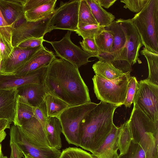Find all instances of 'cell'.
I'll return each instance as SVG.
<instances>
[{
  "mask_svg": "<svg viewBox=\"0 0 158 158\" xmlns=\"http://www.w3.org/2000/svg\"><path fill=\"white\" fill-rule=\"evenodd\" d=\"M44 85L47 94L70 106L90 102L89 90L78 69L63 59H54L48 66Z\"/></svg>",
  "mask_w": 158,
  "mask_h": 158,
  "instance_id": "cell-1",
  "label": "cell"
},
{
  "mask_svg": "<svg viewBox=\"0 0 158 158\" xmlns=\"http://www.w3.org/2000/svg\"><path fill=\"white\" fill-rule=\"evenodd\" d=\"M104 29L110 31L114 37L111 52L97 57L99 60L111 63L124 73H130L132 66L142 63L139 51L143 46L140 37L131 19L114 20Z\"/></svg>",
  "mask_w": 158,
  "mask_h": 158,
  "instance_id": "cell-2",
  "label": "cell"
},
{
  "mask_svg": "<svg viewBox=\"0 0 158 158\" xmlns=\"http://www.w3.org/2000/svg\"><path fill=\"white\" fill-rule=\"evenodd\" d=\"M118 106L102 101L83 118L80 124L79 147L94 153L110 132Z\"/></svg>",
  "mask_w": 158,
  "mask_h": 158,
  "instance_id": "cell-3",
  "label": "cell"
},
{
  "mask_svg": "<svg viewBox=\"0 0 158 158\" xmlns=\"http://www.w3.org/2000/svg\"><path fill=\"white\" fill-rule=\"evenodd\" d=\"M128 121L132 140L140 145L145 158H158V122L134 106Z\"/></svg>",
  "mask_w": 158,
  "mask_h": 158,
  "instance_id": "cell-4",
  "label": "cell"
},
{
  "mask_svg": "<svg viewBox=\"0 0 158 158\" xmlns=\"http://www.w3.org/2000/svg\"><path fill=\"white\" fill-rule=\"evenodd\" d=\"M144 47L158 54V0H149L131 19Z\"/></svg>",
  "mask_w": 158,
  "mask_h": 158,
  "instance_id": "cell-5",
  "label": "cell"
},
{
  "mask_svg": "<svg viewBox=\"0 0 158 158\" xmlns=\"http://www.w3.org/2000/svg\"><path fill=\"white\" fill-rule=\"evenodd\" d=\"M130 73L116 79L109 80L95 75L92 78L94 93L98 99L119 107L126 98Z\"/></svg>",
  "mask_w": 158,
  "mask_h": 158,
  "instance_id": "cell-6",
  "label": "cell"
},
{
  "mask_svg": "<svg viewBox=\"0 0 158 158\" xmlns=\"http://www.w3.org/2000/svg\"><path fill=\"white\" fill-rule=\"evenodd\" d=\"M98 104L91 101L82 104L70 106L65 110L59 117L62 133L69 144L79 147V129L83 118Z\"/></svg>",
  "mask_w": 158,
  "mask_h": 158,
  "instance_id": "cell-7",
  "label": "cell"
},
{
  "mask_svg": "<svg viewBox=\"0 0 158 158\" xmlns=\"http://www.w3.org/2000/svg\"><path fill=\"white\" fill-rule=\"evenodd\" d=\"M134 99V106L150 120L158 122V85L146 79L141 80Z\"/></svg>",
  "mask_w": 158,
  "mask_h": 158,
  "instance_id": "cell-8",
  "label": "cell"
},
{
  "mask_svg": "<svg viewBox=\"0 0 158 158\" xmlns=\"http://www.w3.org/2000/svg\"><path fill=\"white\" fill-rule=\"evenodd\" d=\"M80 0L61 2L59 7L51 15L48 24V32L55 29L75 31L78 24Z\"/></svg>",
  "mask_w": 158,
  "mask_h": 158,
  "instance_id": "cell-9",
  "label": "cell"
},
{
  "mask_svg": "<svg viewBox=\"0 0 158 158\" xmlns=\"http://www.w3.org/2000/svg\"><path fill=\"white\" fill-rule=\"evenodd\" d=\"M71 31H68L63 38L58 41H50L45 40L52 46L57 56L73 65L77 68L90 62L89 55L71 40Z\"/></svg>",
  "mask_w": 158,
  "mask_h": 158,
  "instance_id": "cell-10",
  "label": "cell"
},
{
  "mask_svg": "<svg viewBox=\"0 0 158 158\" xmlns=\"http://www.w3.org/2000/svg\"><path fill=\"white\" fill-rule=\"evenodd\" d=\"M10 141L15 143L24 154L33 158H59V150L49 147L35 146L26 138L20 126L14 124L10 128Z\"/></svg>",
  "mask_w": 158,
  "mask_h": 158,
  "instance_id": "cell-11",
  "label": "cell"
},
{
  "mask_svg": "<svg viewBox=\"0 0 158 158\" xmlns=\"http://www.w3.org/2000/svg\"><path fill=\"white\" fill-rule=\"evenodd\" d=\"M51 16L36 22L28 21L25 18L19 21L12 28L13 47H16L21 42L31 38L44 37L48 32Z\"/></svg>",
  "mask_w": 158,
  "mask_h": 158,
  "instance_id": "cell-12",
  "label": "cell"
},
{
  "mask_svg": "<svg viewBox=\"0 0 158 158\" xmlns=\"http://www.w3.org/2000/svg\"><path fill=\"white\" fill-rule=\"evenodd\" d=\"M32 48H14L10 56L2 60L0 73L15 74L29 61L34 55L43 46Z\"/></svg>",
  "mask_w": 158,
  "mask_h": 158,
  "instance_id": "cell-13",
  "label": "cell"
},
{
  "mask_svg": "<svg viewBox=\"0 0 158 158\" xmlns=\"http://www.w3.org/2000/svg\"><path fill=\"white\" fill-rule=\"evenodd\" d=\"M48 66L39 69L25 76L0 73V89L17 88L31 83L44 85Z\"/></svg>",
  "mask_w": 158,
  "mask_h": 158,
  "instance_id": "cell-14",
  "label": "cell"
},
{
  "mask_svg": "<svg viewBox=\"0 0 158 158\" xmlns=\"http://www.w3.org/2000/svg\"><path fill=\"white\" fill-rule=\"evenodd\" d=\"M56 0H25L24 12L26 20L36 22L47 18L54 11Z\"/></svg>",
  "mask_w": 158,
  "mask_h": 158,
  "instance_id": "cell-15",
  "label": "cell"
},
{
  "mask_svg": "<svg viewBox=\"0 0 158 158\" xmlns=\"http://www.w3.org/2000/svg\"><path fill=\"white\" fill-rule=\"evenodd\" d=\"M20 127L30 143L37 146L51 148L45 128L35 117H32Z\"/></svg>",
  "mask_w": 158,
  "mask_h": 158,
  "instance_id": "cell-16",
  "label": "cell"
},
{
  "mask_svg": "<svg viewBox=\"0 0 158 158\" xmlns=\"http://www.w3.org/2000/svg\"><path fill=\"white\" fill-rule=\"evenodd\" d=\"M18 97L17 88L0 89V119L14 123Z\"/></svg>",
  "mask_w": 158,
  "mask_h": 158,
  "instance_id": "cell-17",
  "label": "cell"
},
{
  "mask_svg": "<svg viewBox=\"0 0 158 158\" xmlns=\"http://www.w3.org/2000/svg\"><path fill=\"white\" fill-rule=\"evenodd\" d=\"M25 0H0V11L6 21L12 28L19 21L25 18Z\"/></svg>",
  "mask_w": 158,
  "mask_h": 158,
  "instance_id": "cell-18",
  "label": "cell"
},
{
  "mask_svg": "<svg viewBox=\"0 0 158 158\" xmlns=\"http://www.w3.org/2000/svg\"><path fill=\"white\" fill-rule=\"evenodd\" d=\"M56 58L52 51L43 45L32 56L27 63L15 74L23 76L41 68L48 66Z\"/></svg>",
  "mask_w": 158,
  "mask_h": 158,
  "instance_id": "cell-19",
  "label": "cell"
},
{
  "mask_svg": "<svg viewBox=\"0 0 158 158\" xmlns=\"http://www.w3.org/2000/svg\"><path fill=\"white\" fill-rule=\"evenodd\" d=\"M18 95L24 98L33 107L40 106L47 93L44 85L28 84L17 88Z\"/></svg>",
  "mask_w": 158,
  "mask_h": 158,
  "instance_id": "cell-20",
  "label": "cell"
},
{
  "mask_svg": "<svg viewBox=\"0 0 158 158\" xmlns=\"http://www.w3.org/2000/svg\"><path fill=\"white\" fill-rule=\"evenodd\" d=\"M119 127L114 124L111 130L102 145L92 154L94 158H117L116 141Z\"/></svg>",
  "mask_w": 158,
  "mask_h": 158,
  "instance_id": "cell-21",
  "label": "cell"
},
{
  "mask_svg": "<svg viewBox=\"0 0 158 158\" xmlns=\"http://www.w3.org/2000/svg\"><path fill=\"white\" fill-rule=\"evenodd\" d=\"M45 131L51 147L60 149L62 147L61 138L62 128L58 118L48 117L46 123Z\"/></svg>",
  "mask_w": 158,
  "mask_h": 158,
  "instance_id": "cell-22",
  "label": "cell"
},
{
  "mask_svg": "<svg viewBox=\"0 0 158 158\" xmlns=\"http://www.w3.org/2000/svg\"><path fill=\"white\" fill-rule=\"evenodd\" d=\"M92 68L95 75L109 80L116 79L126 74L116 68L111 63L103 60L96 62L93 64Z\"/></svg>",
  "mask_w": 158,
  "mask_h": 158,
  "instance_id": "cell-23",
  "label": "cell"
},
{
  "mask_svg": "<svg viewBox=\"0 0 158 158\" xmlns=\"http://www.w3.org/2000/svg\"><path fill=\"white\" fill-rule=\"evenodd\" d=\"M86 0L94 18L99 26L107 27L114 20V16L104 9L96 0Z\"/></svg>",
  "mask_w": 158,
  "mask_h": 158,
  "instance_id": "cell-24",
  "label": "cell"
},
{
  "mask_svg": "<svg viewBox=\"0 0 158 158\" xmlns=\"http://www.w3.org/2000/svg\"><path fill=\"white\" fill-rule=\"evenodd\" d=\"M33 109L24 98L18 95L16 114L14 124L21 126L25 122L34 116Z\"/></svg>",
  "mask_w": 158,
  "mask_h": 158,
  "instance_id": "cell-25",
  "label": "cell"
},
{
  "mask_svg": "<svg viewBox=\"0 0 158 158\" xmlns=\"http://www.w3.org/2000/svg\"><path fill=\"white\" fill-rule=\"evenodd\" d=\"M44 101L48 117L58 118L62 112L69 106L63 101L49 94H47Z\"/></svg>",
  "mask_w": 158,
  "mask_h": 158,
  "instance_id": "cell-26",
  "label": "cell"
},
{
  "mask_svg": "<svg viewBox=\"0 0 158 158\" xmlns=\"http://www.w3.org/2000/svg\"><path fill=\"white\" fill-rule=\"evenodd\" d=\"M132 140L128 120L119 127L116 143L117 147L120 152L119 156L127 153Z\"/></svg>",
  "mask_w": 158,
  "mask_h": 158,
  "instance_id": "cell-27",
  "label": "cell"
},
{
  "mask_svg": "<svg viewBox=\"0 0 158 158\" xmlns=\"http://www.w3.org/2000/svg\"><path fill=\"white\" fill-rule=\"evenodd\" d=\"M140 53L146 58L148 63L149 75L146 79L158 85V54L150 52L144 47Z\"/></svg>",
  "mask_w": 158,
  "mask_h": 158,
  "instance_id": "cell-28",
  "label": "cell"
},
{
  "mask_svg": "<svg viewBox=\"0 0 158 158\" xmlns=\"http://www.w3.org/2000/svg\"><path fill=\"white\" fill-rule=\"evenodd\" d=\"M94 40L101 52L100 55L111 53L113 46L114 37L110 31L104 29L94 37Z\"/></svg>",
  "mask_w": 158,
  "mask_h": 158,
  "instance_id": "cell-29",
  "label": "cell"
},
{
  "mask_svg": "<svg viewBox=\"0 0 158 158\" xmlns=\"http://www.w3.org/2000/svg\"><path fill=\"white\" fill-rule=\"evenodd\" d=\"M104 29V27L98 24L82 23L78 24L77 29L75 31L83 39H94V37Z\"/></svg>",
  "mask_w": 158,
  "mask_h": 158,
  "instance_id": "cell-30",
  "label": "cell"
},
{
  "mask_svg": "<svg viewBox=\"0 0 158 158\" xmlns=\"http://www.w3.org/2000/svg\"><path fill=\"white\" fill-rule=\"evenodd\" d=\"M82 23L98 24L86 0H80L79 2L78 24Z\"/></svg>",
  "mask_w": 158,
  "mask_h": 158,
  "instance_id": "cell-31",
  "label": "cell"
},
{
  "mask_svg": "<svg viewBox=\"0 0 158 158\" xmlns=\"http://www.w3.org/2000/svg\"><path fill=\"white\" fill-rule=\"evenodd\" d=\"M139 87V83L136 78L130 76L128 81L126 98L123 104L126 107H130L133 103L134 98Z\"/></svg>",
  "mask_w": 158,
  "mask_h": 158,
  "instance_id": "cell-32",
  "label": "cell"
},
{
  "mask_svg": "<svg viewBox=\"0 0 158 158\" xmlns=\"http://www.w3.org/2000/svg\"><path fill=\"white\" fill-rule=\"evenodd\" d=\"M59 158H94L92 154L77 147H69L61 152Z\"/></svg>",
  "mask_w": 158,
  "mask_h": 158,
  "instance_id": "cell-33",
  "label": "cell"
},
{
  "mask_svg": "<svg viewBox=\"0 0 158 158\" xmlns=\"http://www.w3.org/2000/svg\"><path fill=\"white\" fill-rule=\"evenodd\" d=\"M82 49L87 54L93 57H98L101 52L95 42L94 39L85 38L79 42Z\"/></svg>",
  "mask_w": 158,
  "mask_h": 158,
  "instance_id": "cell-34",
  "label": "cell"
},
{
  "mask_svg": "<svg viewBox=\"0 0 158 158\" xmlns=\"http://www.w3.org/2000/svg\"><path fill=\"white\" fill-rule=\"evenodd\" d=\"M117 158H145L144 152L140 145L132 140L129 149L125 154Z\"/></svg>",
  "mask_w": 158,
  "mask_h": 158,
  "instance_id": "cell-35",
  "label": "cell"
},
{
  "mask_svg": "<svg viewBox=\"0 0 158 158\" xmlns=\"http://www.w3.org/2000/svg\"><path fill=\"white\" fill-rule=\"evenodd\" d=\"M149 0H121L125 4L123 7L137 13L140 12L145 6Z\"/></svg>",
  "mask_w": 158,
  "mask_h": 158,
  "instance_id": "cell-36",
  "label": "cell"
},
{
  "mask_svg": "<svg viewBox=\"0 0 158 158\" xmlns=\"http://www.w3.org/2000/svg\"><path fill=\"white\" fill-rule=\"evenodd\" d=\"M12 28L6 21L0 10V37L12 44Z\"/></svg>",
  "mask_w": 158,
  "mask_h": 158,
  "instance_id": "cell-37",
  "label": "cell"
},
{
  "mask_svg": "<svg viewBox=\"0 0 158 158\" xmlns=\"http://www.w3.org/2000/svg\"><path fill=\"white\" fill-rule=\"evenodd\" d=\"M33 112L34 117L40 122L45 129L46 123L48 117L44 101L40 106L34 108Z\"/></svg>",
  "mask_w": 158,
  "mask_h": 158,
  "instance_id": "cell-38",
  "label": "cell"
},
{
  "mask_svg": "<svg viewBox=\"0 0 158 158\" xmlns=\"http://www.w3.org/2000/svg\"><path fill=\"white\" fill-rule=\"evenodd\" d=\"M44 41V37L33 38L21 42L17 47L23 48H34L42 45Z\"/></svg>",
  "mask_w": 158,
  "mask_h": 158,
  "instance_id": "cell-39",
  "label": "cell"
},
{
  "mask_svg": "<svg viewBox=\"0 0 158 158\" xmlns=\"http://www.w3.org/2000/svg\"><path fill=\"white\" fill-rule=\"evenodd\" d=\"M14 48L11 44L0 37V52L2 60L8 57Z\"/></svg>",
  "mask_w": 158,
  "mask_h": 158,
  "instance_id": "cell-40",
  "label": "cell"
},
{
  "mask_svg": "<svg viewBox=\"0 0 158 158\" xmlns=\"http://www.w3.org/2000/svg\"><path fill=\"white\" fill-rule=\"evenodd\" d=\"M11 153L9 158H22L24 156L23 152L14 143L10 141Z\"/></svg>",
  "mask_w": 158,
  "mask_h": 158,
  "instance_id": "cell-41",
  "label": "cell"
},
{
  "mask_svg": "<svg viewBox=\"0 0 158 158\" xmlns=\"http://www.w3.org/2000/svg\"><path fill=\"white\" fill-rule=\"evenodd\" d=\"M100 5L106 8H108L116 1V0H96Z\"/></svg>",
  "mask_w": 158,
  "mask_h": 158,
  "instance_id": "cell-42",
  "label": "cell"
},
{
  "mask_svg": "<svg viewBox=\"0 0 158 158\" xmlns=\"http://www.w3.org/2000/svg\"><path fill=\"white\" fill-rule=\"evenodd\" d=\"M11 123L8 120L0 119V131L5 130L6 129L10 128Z\"/></svg>",
  "mask_w": 158,
  "mask_h": 158,
  "instance_id": "cell-43",
  "label": "cell"
},
{
  "mask_svg": "<svg viewBox=\"0 0 158 158\" xmlns=\"http://www.w3.org/2000/svg\"><path fill=\"white\" fill-rule=\"evenodd\" d=\"M6 135V133L5 130L0 131V143L5 139Z\"/></svg>",
  "mask_w": 158,
  "mask_h": 158,
  "instance_id": "cell-44",
  "label": "cell"
},
{
  "mask_svg": "<svg viewBox=\"0 0 158 158\" xmlns=\"http://www.w3.org/2000/svg\"><path fill=\"white\" fill-rule=\"evenodd\" d=\"M3 156L2 151V146L1 143H0V158H2Z\"/></svg>",
  "mask_w": 158,
  "mask_h": 158,
  "instance_id": "cell-45",
  "label": "cell"
},
{
  "mask_svg": "<svg viewBox=\"0 0 158 158\" xmlns=\"http://www.w3.org/2000/svg\"><path fill=\"white\" fill-rule=\"evenodd\" d=\"M24 158H33L28 154H24Z\"/></svg>",
  "mask_w": 158,
  "mask_h": 158,
  "instance_id": "cell-46",
  "label": "cell"
},
{
  "mask_svg": "<svg viewBox=\"0 0 158 158\" xmlns=\"http://www.w3.org/2000/svg\"><path fill=\"white\" fill-rule=\"evenodd\" d=\"M2 58H1V53H0V70H1V64H2Z\"/></svg>",
  "mask_w": 158,
  "mask_h": 158,
  "instance_id": "cell-47",
  "label": "cell"
},
{
  "mask_svg": "<svg viewBox=\"0 0 158 158\" xmlns=\"http://www.w3.org/2000/svg\"><path fill=\"white\" fill-rule=\"evenodd\" d=\"M2 158H8V157H7L6 156H2Z\"/></svg>",
  "mask_w": 158,
  "mask_h": 158,
  "instance_id": "cell-48",
  "label": "cell"
}]
</instances>
